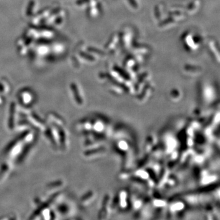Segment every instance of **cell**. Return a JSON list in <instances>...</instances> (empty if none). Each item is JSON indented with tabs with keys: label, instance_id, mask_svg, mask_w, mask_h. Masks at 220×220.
I'll return each mask as SVG.
<instances>
[]
</instances>
